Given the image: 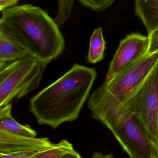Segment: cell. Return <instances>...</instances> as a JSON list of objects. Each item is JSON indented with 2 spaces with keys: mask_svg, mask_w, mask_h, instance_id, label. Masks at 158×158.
I'll return each mask as SVG.
<instances>
[{
  "mask_svg": "<svg viewBox=\"0 0 158 158\" xmlns=\"http://www.w3.org/2000/svg\"><path fill=\"white\" fill-rule=\"evenodd\" d=\"M122 105L140 118L156 148L158 145V63L142 85Z\"/></svg>",
  "mask_w": 158,
  "mask_h": 158,
  "instance_id": "cell-5",
  "label": "cell"
},
{
  "mask_svg": "<svg viewBox=\"0 0 158 158\" xmlns=\"http://www.w3.org/2000/svg\"><path fill=\"white\" fill-rule=\"evenodd\" d=\"M149 46L147 54H152L158 52V28L148 35Z\"/></svg>",
  "mask_w": 158,
  "mask_h": 158,
  "instance_id": "cell-17",
  "label": "cell"
},
{
  "mask_svg": "<svg viewBox=\"0 0 158 158\" xmlns=\"http://www.w3.org/2000/svg\"><path fill=\"white\" fill-rule=\"evenodd\" d=\"M105 44L102 27L95 30L90 39L87 55L88 63L95 64L103 60L105 50Z\"/></svg>",
  "mask_w": 158,
  "mask_h": 158,
  "instance_id": "cell-12",
  "label": "cell"
},
{
  "mask_svg": "<svg viewBox=\"0 0 158 158\" xmlns=\"http://www.w3.org/2000/svg\"><path fill=\"white\" fill-rule=\"evenodd\" d=\"M87 106L92 117L111 131L131 158H150L157 154L140 118L125 108L102 85L89 96Z\"/></svg>",
  "mask_w": 158,
  "mask_h": 158,
  "instance_id": "cell-3",
  "label": "cell"
},
{
  "mask_svg": "<svg viewBox=\"0 0 158 158\" xmlns=\"http://www.w3.org/2000/svg\"><path fill=\"white\" fill-rule=\"evenodd\" d=\"M71 143L67 140H62L57 143L41 149L30 158H62L66 154L74 150Z\"/></svg>",
  "mask_w": 158,
  "mask_h": 158,
  "instance_id": "cell-13",
  "label": "cell"
},
{
  "mask_svg": "<svg viewBox=\"0 0 158 158\" xmlns=\"http://www.w3.org/2000/svg\"><path fill=\"white\" fill-rule=\"evenodd\" d=\"M12 103L0 108V130L8 132L35 137L37 133L28 125L19 123L12 116Z\"/></svg>",
  "mask_w": 158,
  "mask_h": 158,
  "instance_id": "cell-11",
  "label": "cell"
},
{
  "mask_svg": "<svg viewBox=\"0 0 158 158\" xmlns=\"http://www.w3.org/2000/svg\"><path fill=\"white\" fill-rule=\"evenodd\" d=\"M156 150L157 154V155H158V145L157 146V147L156 148Z\"/></svg>",
  "mask_w": 158,
  "mask_h": 158,
  "instance_id": "cell-23",
  "label": "cell"
},
{
  "mask_svg": "<svg viewBox=\"0 0 158 158\" xmlns=\"http://www.w3.org/2000/svg\"><path fill=\"white\" fill-rule=\"evenodd\" d=\"M47 138H36L0 130V154L23 151H39L53 144Z\"/></svg>",
  "mask_w": 158,
  "mask_h": 158,
  "instance_id": "cell-8",
  "label": "cell"
},
{
  "mask_svg": "<svg viewBox=\"0 0 158 158\" xmlns=\"http://www.w3.org/2000/svg\"><path fill=\"white\" fill-rule=\"evenodd\" d=\"M39 151H19L8 154H0V158H30Z\"/></svg>",
  "mask_w": 158,
  "mask_h": 158,
  "instance_id": "cell-16",
  "label": "cell"
},
{
  "mask_svg": "<svg viewBox=\"0 0 158 158\" xmlns=\"http://www.w3.org/2000/svg\"><path fill=\"white\" fill-rule=\"evenodd\" d=\"M85 7L95 11H102L110 6L116 0H77Z\"/></svg>",
  "mask_w": 158,
  "mask_h": 158,
  "instance_id": "cell-15",
  "label": "cell"
},
{
  "mask_svg": "<svg viewBox=\"0 0 158 158\" xmlns=\"http://www.w3.org/2000/svg\"><path fill=\"white\" fill-rule=\"evenodd\" d=\"M48 64L29 54L0 66V108L37 89Z\"/></svg>",
  "mask_w": 158,
  "mask_h": 158,
  "instance_id": "cell-4",
  "label": "cell"
},
{
  "mask_svg": "<svg viewBox=\"0 0 158 158\" xmlns=\"http://www.w3.org/2000/svg\"><path fill=\"white\" fill-rule=\"evenodd\" d=\"M105 158H115L112 155H108L105 156Z\"/></svg>",
  "mask_w": 158,
  "mask_h": 158,
  "instance_id": "cell-21",
  "label": "cell"
},
{
  "mask_svg": "<svg viewBox=\"0 0 158 158\" xmlns=\"http://www.w3.org/2000/svg\"><path fill=\"white\" fill-rule=\"evenodd\" d=\"M149 46L148 36L138 33L127 35L120 43L109 65L105 81H110L128 65L146 55Z\"/></svg>",
  "mask_w": 158,
  "mask_h": 158,
  "instance_id": "cell-7",
  "label": "cell"
},
{
  "mask_svg": "<svg viewBox=\"0 0 158 158\" xmlns=\"http://www.w3.org/2000/svg\"><path fill=\"white\" fill-rule=\"evenodd\" d=\"M0 27L15 37L30 54L49 64L65 49L64 36L55 19L39 6L24 4L2 12Z\"/></svg>",
  "mask_w": 158,
  "mask_h": 158,
  "instance_id": "cell-2",
  "label": "cell"
},
{
  "mask_svg": "<svg viewBox=\"0 0 158 158\" xmlns=\"http://www.w3.org/2000/svg\"></svg>",
  "mask_w": 158,
  "mask_h": 158,
  "instance_id": "cell-24",
  "label": "cell"
},
{
  "mask_svg": "<svg viewBox=\"0 0 158 158\" xmlns=\"http://www.w3.org/2000/svg\"><path fill=\"white\" fill-rule=\"evenodd\" d=\"M92 158H105V156L100 152H94L92 156Z\"/></svg>",
  "mask_w": 158,
  "mask_h": 158,
  "instance_id": "cell-20",
  "label": "cell"
},
{
  "mask_svg": "<svg viewBox=\"0 0 158 158\" xmlns=\"http://www.w3.org/2000/svg\"><path fill=\"white\" fill-rule=\"evenodd\" d=\"M97 77L95 69L75 64L31 98L29 110L40 125L55 129L77 119Z\"/></svg>",
  "mask_w": 158,
  "mask_h": 158,
  "instance_id": "cell-1",
  "label": "cell"
},
{
  "mask_svg": "<svg viewBox=\"0 0 158 158\" xmlns=\"http://www.w3.org/2000/svg\"><path fill=\"white\" fill-rule=\"evenodd\" d=\"M158 63V52L147 54L128 65L115 77L101 85L105 91L122 104L145 81Z\"/></svg>",
  "mask_w": 158,
  "mask_h": 158,
  "instance_id": "cell-6",
  "label": "cell"
},
{
  "mask_svg": "<svg viewBox=\"0 0 158 158\" xmlns=\"http://www.w3.org/2000/svg\"><path fill=\"white\" fill-rule=\"evenodd\" d=\"M150 158H158V155L157 154H156V155H154V156H153L151 157Z\"/></svg>",
  "mask_w": 158,
  "mask_h": 158,
  "instance_id": "cell-22",
  "label": "cell"
},
{
  "mask_svg": "<svg viewBox=\"0 0 158 158\" xmlns=\"http://www.w3.org/2000/svg\"><path fill=\"white\" fill-rule=\"evenodd\" d=\"M62 158H83L79 153L75 150H72L66 154Z\"/></svg>",
  "mask_w": 158,
  "mask_h": 158,
  "instance_id": "cell-19",
  "label": "cell"
},
{
  "mask_svg": "<svg viewBox=\"0 0 158 158\" xmlns=\"http://www.w3.org/2000/svg\"><path fill=\"white\" fill-rule=\"evenodd\" d=\"M29 54L20 42L7 31L0 27V66Z\"/></svg>",
  "mask_w": 158,
  "mask_h": 158,
  "instance_id": "cell-9",
  "label": "cell"
},
{
  "mask_svg": "<svg viewBox=\"0 0 158 158\" xmlns=\"http://www.w3.org/2000/svg\"><path fill=\"white\" fill-rule=\"evenodd\" d=\"M135 11L148 35L158 28V0H135Z\"/></svg>",
  "mask_w": 158,
  "mask_h": 158,
  "instance_id": "cell-10",
  "label": "cell"
},
{
  "mask_svg": "<svg viewBox=\"0 0 158 158\" xmlns=\"http://www.w3.org/2000/svg\"><path fill=\"white\" fill-rule=\"evenodd\" d=\"M19 0H0V11L2 12L8 8L15 6Z\"/></svg>",
  "mask_w": 158,
  "mask_h": 158,
  "instance_id": "cell-18",
  "label": "cell"
},
{
  "mask_svg": "<svg viewBox=\"0 0 158 158\" xmlns=\"http://www.w3.org/2000/svg\"><path fill=\"white\" fill-rule=\"evenodd\" d=\"M75 0H58V10L55 21L61 26L68 19L71 15Z\"/></svg>",
  "mask_w": 158,
  "mask_h": 158,
  "instance_id": "cell-14",
  "label": "cell"
}]
</instances>
